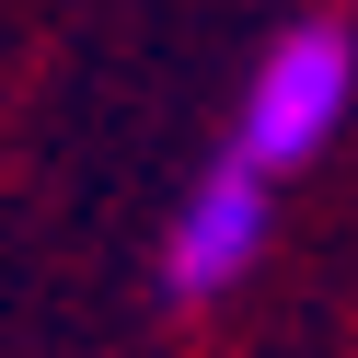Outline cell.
Here are the masks:
<instances>
[{
    "label": "cell",
    "mask_w": 358,
    "mask_h": 358,
    "mask_svg": "<svg viewBox=\"0 0 358 358\" xmlns=\"http://www.w3.org/2000/svg\"><path fill=\"white\" fill-rule=\"evenodd\" d=\"M347 93H358V47H347V24H301V35H278V47H266V70H255V93H243L231 150H243L255 173H301L312 150L347 127Z\"/></svg>",
    "instance_id": "6da1fadb"
},
{
    "label": "cell",
    "mask_w": 358,
    "mask_h": 358,
    "mask_svg": "<svg viewBox=\"0 0 358 358\" xmlns=\"http://www.w3.org/2000/svg\"><path fill=\"white\" fill-rule=\"evenodd\" d=\"M266 185H278V173H255L231 150V162L185 196V220H173V289H185V301H220V289L266 255Z\"/></svg>",
    "instance_id": "7a4b0ae2"
}]
</instances>
